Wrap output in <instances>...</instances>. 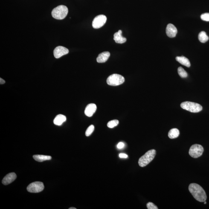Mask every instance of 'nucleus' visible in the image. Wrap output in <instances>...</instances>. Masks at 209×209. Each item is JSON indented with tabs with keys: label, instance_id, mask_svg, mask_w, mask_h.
Here are the masks:
<instances>
[{
	"label": "nucleus",
	"instance_id": "nucleus-1",
	"mask_svg": "<svg viewBox=\"0 0 209 209\" xmlns=\"http://www.w3.org/2000/svg\"><path fill=\"white\" fill-rule=\"evenodd\" d=\"M189 190L197 201L200 202H204L207 200V196L205 191L198 184H190L189 186Z\"/></svg>",
	"mask_w": 209,
	"mask_h": 209
},
{
	"label": "nucleus",
	"instance_id": "nucleus-2",
	"mask_svg": "<svg viewBox=\"0 0 209 209\" xmlns=\"http://www.w3.org/2000/svg\"><path fill=\"white\" fill-rule=\"evenodd\" d=\"M156 154V151L155 149H152L148 151L139 160V165L142 167H145L153 160Z\"/></svg>",
	"mask_w": 209,
	"mask_h": 209
},
{
	"label": "nucleus",
	"instance_id": "nucleus-3",
	"mask_svg": "<svg viewBox=\"0 0 209 209\" xmlns=\"http://www.w3.org/2000/svg\"><path fill=\"white\" fill-rule=\"evenodd\" d=\"M68 10L66 6L60 5L55 8L52 12V15L55 19L62 20L66 17Z\"/></svg>",
	"mask_w": 209,
	"mask_h": 209
},
{
	"label": "nucleus",
	"instance_id": "nucleus-4",
	"mask_svg": "<svg viewBox=\"0 0 209 209\" xmlns=\"http://www.w3.org/2000/svg\"><path fill=\"white\" fill-rule=\"evenodd\" d=\"M181 107L182 109L189 112L198 113L202 110V106L199 104L190 102H184L181 103Z\"/></svg>",
	"mask_w": 209,
	"mask_h": 209
},
{
	"label": "nucleus",
	"instance_id": "nucleus-5",
	"mask_svg": "<svg viewBox=\"0 0 209 209\" xmlns=\"http://www.w3.org/2000/svg\"><path fill=\"white\" fill-rule=\"evenodd\" d=\"M125 81L123 76L120 74H114L111 75L108 77L107 82L111 86H116L122 84Z\"/></svg>",
	"mask_w": 209,
	"mask_h": 209
},
{
	"label": "nucleus",
	"instance_id": "nucleus-6",
	"mask_svg": "<svg viewBox=\"0 0 209 209\" xmlns=\"http://www.w3.org/2000/svg\"><path fill=\"white\" fill-rule=\"evenodd\" d=\"M204 148L201 145L195 144L190 147L189 154L193 158H198L202 155Z\"/></svg>",
	"mask_w": 209,
	"mask_h": 209
},
{
	"label": "nucleus",
	"instance_id": "nucleus-7",
	"mask_svg": "<svg viewBox=\"0 0 209 209\" xmlns=\"http://www.w3.org/2000/svg\"><path fill=\"white\" fill-rule=\"evenodd\" d=\"M44 188L43 183L40 182H35L29 185L27 190L30 193H39L43 190Z\"/></svg>",
	"mask_w": 209,
	"mask_h": 209
},
{
	"label": "nucleus",
	"instance_id": "nucleus-8",
	"mask_svg": "<svg viewBox=\"0 0 209 209\" xmlns=\"http://www.w3.org/2000/svg\"><path fill=\"white\" fill-rule=\"evenodd\" d=\"M107 20L106 16L104 15H99L94 18L92 22L93 28L98 29L103 27Z\"/></svg>",
	"mask_w": 209,
	"mask_h": 209
},
{
	"label": "nucleus",
	"instance_id": "nucleus-9",
	"mask_svg": "<svg viewBox=\"0 0 209 209\" xmlns=\"http://www.w3.org/2000/svg\"><path fill=\"white\" fill-rule=\"evenodd\" d=\"M69 50L68 48L62 46H58L56 47L54 51V55L55 57L58 59L62 56L68 54Z\"/></svg>",
	"mask_w": 209,
	"mask_h": 209
},
{
	"label": "nucleus",
	"instance_id": "nucleus-10",
	"mask_svg": "<svg viewBox=\"0 0 209 209\" xmlns=\"http://www.w3.org/2000/svg\"><path fill=\"white\" fill-rule=\"evenodd\" d=\"M166 32L167 36L170 38H174L176 36L178 33L176 27L173 24H168L166 29Z\"/></svg>",
	"mask_w": 209,
	"mask_h": 209
},
{
	"label": "nucleus",
	"instance_id": "nucleus-11",
	"mask_svg": "<svg viewBox=\"0 0 209 209\" xmlns=\"http://www.w3.org/2000/svg\"><path fill=\"white\" fill-rule=\"evenodd\" d=\"M97 110V106L94 103H90L87 105L85 108V114L88 117L92 116Z\"/></svg>",
	"mask_w": 209,
	"mask_h": 209
},
{
	"label": "nucleus",
	"instance_id": "nucleus-12",
	"mask_svg": "<svg viewBox=\"0 0 209 209\" xmlns=\"http://www.w3.org/2000/svg\"><path fill=\"white\" fill-rule=\"evenodd\" d=\"M17 178L16 173L12 172L6 175L3 179L2 181V184L5 185H8V184L11 183L12 182L16 179Z\"/></svg>",
	"mask_w": 209,
	"mask_h": 209
},
{
	"label": "nucleus",
	"instance_id": "nucleus-13",
	"mask_svg": "<svg viewBox=\"0 0 209 209\" xmlns=\"http://www.w3.org/2000/svg\"><path fill=\"white\" fill-rule=\"evenodd\" d=\"M110 56V53L109 52H104L99 55L97 59L98 63H104L107 61Z\"/></svg>",
	"mask_w": 209,
	"mask_h": 209
},
{
	"label": "nucleus",
	"instance_id": "nucleus-14",
	"mask_svg": "<svg viewBox=\"0 0 209 209\" xmlns=\"http://www.w3.org/2000/svg\"><path fill=\"white\" fill-rule=\"evenodd\" d=\"M122 31L119 30L114 34V39L117 43L122 44L126 42L127 39L122 36Z\"/></svg>",
	"mask_w": 209,
	"mask_h": 209
},
{
	"label": "nucleus",
	"instance_id": "nucleus-15",
	"mask_svg": "<svg viewBox=\"0 0 209 209\" xmlns=\"http://www.w3.org/2000/svg\"><path fill=\"white\" fill-rule=\"evenodd\" d=\"M66 120V117L65 115H62V114H59L56 116L55 118L54 119V124L57 126H60Z\"/></svg>",
	"mask_w": 209,
	"mask_h": 209
},
{
	"label": "nucleus",
	"instance_id": "nucleus-16",
	"mask_svg": "<svg viewBox=\"0 0 209 209\" xmlns=\"http://www.w3.org/2000/svg\"><path fill=\"white\" fill-rule=\"evenodd\" d=\"M175 59H176L177 61L181 64V65H184V66L188 67V68L190 66V61L186 57H184L183 56H181V57L178 56Z\"/></svg>",
	"mask_w": 209,
	"mask_h": 209
},
{
	"label": "nucleus",
	"instance_id": "nucleus-17",
	"mask_svg": "<svg viewBox=\"0 0 209 209\" xmlns=\"http://www.w3.org/2000/svg\"><path fill=\"white\" fill-rule=\"evenodd\" d=\"M33 158L35 161L38 162H43L46 161H49L52 159V157L50 156L36 155L33 156Z\"/></svg>",
	"mask_w": 209,
	"mask_h": 209
},
{
	"label": "nucleus",
	"instance_id": "nucleus-18",
	"mask_svg": "<svg viewBox=\"0 0 209 209\" xmlns=\"http://www.w3.org/2000/svg\"><path fill=\"white\" fill-rule=\"evenodd\" d=\"M180 135L179 131L176 128H173L169 131L168 133V136L169 138L173 139L176 138L179 136Z\"/></svg>",
	"mask_w": 209,
	"mask_h": 209
},
{
	"label": "nucleus",
	"instance_id": "nucleus-19",
	"mask_svg": "<svg viewBox=\"0 0 209 209\" xmlns=\"http://www.w3.org/2000/svg\"><path fill=\"white\" fill-rule=\"evenodd\" d=\"M198 39L200 42L204 43L208 40L209 37L206 34L205 32L202 31H201L198 35Z\"/></svg>",
	"mask_w": 209,
	"mask_h": 209
},
{
	"label": "nucleus",
	"instance_id": "nucleus-20",
	"mask_svg": "<svg viewBox=\"0 0 209 209\" xmlns=\"http://www.w3.org/2000/svg\"><path fill=\"white\" fill-rule=\"evenodd\" d=\"M178 75L182 78L186 77L188 76L186 72L181 67H180L178 68Z\"/></svg>",
	"mask_w": 209,
	"mask_h": 209
},
{
	"label": "nucleus",
	"instance_id": "nucleus-21",
	"mask_svg": "<svg viewBox=\"0 0 209 209\" xmlns=\"http://www.w3.org/2000/svg\"><path fill=\"white\" fill-rule=\"evenodd\" d=\"M119 123V121L117 120H112L107 123V126L108 127L112 128L117 126Z\"/></svg>",
	"mask_w": 209,
	"mask_h": 209
},
{
	"label": "nucleus",
	"instance_id": "nucleus-22",
	"mask_svg": "<svg viewBox=\"0 0 209 209\" xmlns=\"http://www.w3.org/2000/svg\"><path fill=\"white\" fill-rule=\"evenodd\" d=\"M94 125H91L87 129L86 132H85V135L86 136H89L94 132Z\"/></svg>",
	"mask_w": 209,
	"mask_h": 209
},
{
	"label": "nucleus",
	"instance_id": "nucleus-23",
	"mask_svg": "<svg viewBox=\"0 0 209 209\" xmlns=\"http://www.w3.org/2000/svg\"><path fill=\"white\" fill-rule=\"evenodd\" d=\"M201 18L203 20L209 21V13L203 14L201 15Z\"/></svg>",
	"mask_w": 209,
	"mask_h": 209
},
{
	"label": "nucleus",
	"instance_id": "nucleus-24",
	"mask_svg": "<svg viewBox=\"0 0 209 209\" xmlns=\"http://www.w3.org/2000/svg\"><path fill=\"white\" fill-rule=\"evenodd\" d=\"M147 208L148 209H158V207L152 202H149L147 204Z\"/></svg>",
	"mask_w": 209,
	"mask_h": 209
},
{
	"label": "nucleus",
	"instance_id": "nucleus-25",
	"mask_svg": "<svg viewBox=\"0 0 209 209\" xmlns=\"http://www.w3.org/2000/svg\"><path fill=\"white\" fill-rule=\"evenodd\" d=\"M124 146V144L123 142L119 143L117 144V147L118 149H122Z\"/></svg>",
	"mask_w": 209,
	"mask_h": 209
},
{
	"label": "nucleus",
	"instance_id": "nucleus-26",
	"mask_svg": "<svg viewBox=\"0 0 209 209\" xmlns=\"http://www.w3.org/2000/svg\"><path fill=\"white\" fill-rule=\"evenodd\" d=\"M119 157L120 158H126L128 157L127 155L124 153H120L119 155Z\"/></svg>",
	"mask_w": 209,
	"mask_h": 209
},
{
	"label": "nucleus",
	"instance_id": "nucleus-27",
	"mask_svg": "<svg viewBox=\"0 0 209 209\" xmlns=\"http://www.w3.org/2000/svg\"><path fill=\"white\" fill-rule=\"evenodd\" d=\"M5 83V81H4L3 79H2V78H0V84H1V85H3Z\"/></svg>",
	"mask_w": 209,
	"mask_h": 209
},
{
	"label": "nucleus",
	"instance_id": "nucleus-28",
	"mask_svg": "<svg viewBox=\"0 0 209 209\" xmlns=\"http://www.w3.org/2000/svg\"><path fill=\"white\" fill-rule=\"evenodd\" d=\"M69 209H76V208H75V207H70V208H69Z\"/></svg>",
	"mask_w": 209,
	"mask_h": 209
},
{
	"label": "nucleus",
	"instance_id": "nucleus-29",
	"mask_svg": "<svg viewBox=\"0 0 209 209\" xmlns=\"http://www.w3.org/2000/svg\"><path fill=\"white\" fill-rule=\"evenodd\" d=\"M204 204H207V202H206V201H204Z\"/></svg>",
	"mask_w": 209,
	"mask_h": 209
}]
</instances>
